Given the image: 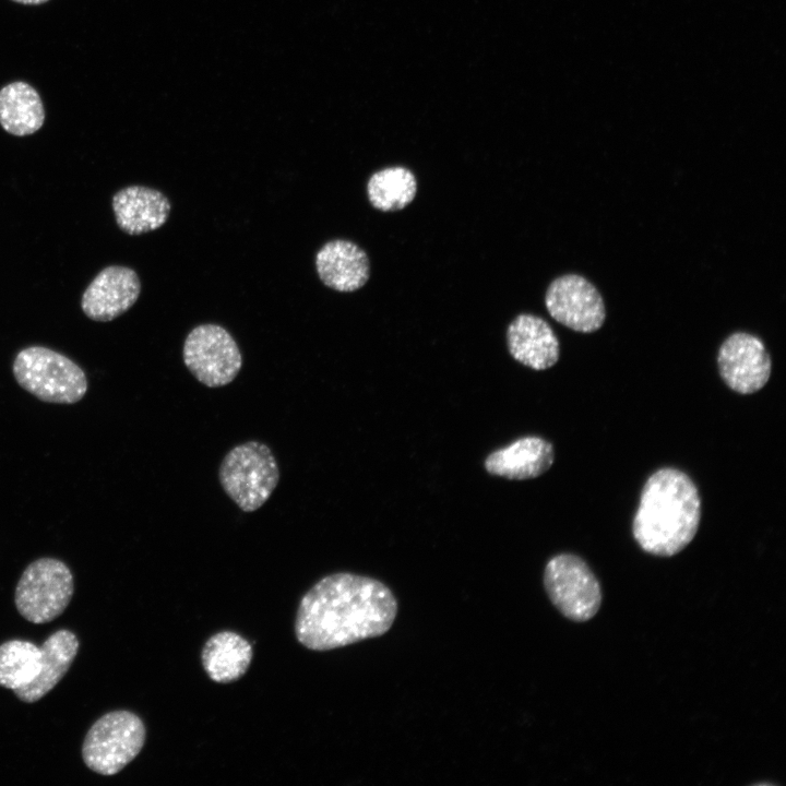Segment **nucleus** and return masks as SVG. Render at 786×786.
I'll return each mask as SVG.
<instances>
[{"label":"nucleus","instance_id":"f257e3e1","mask_svg":"<svg viewBox=\"0 0 786 786\" xmlns=\"http://www.w3.org/2000/svg\"><path fill=\"white\" fill-rule=\"evenodd\" d=\"M397 603L382 582L358 574H330L300 599L295 620L297 641L312 651H330L384 634Z\"/></svg>","mask_w":786,"mask_h":786},{"label":"nucleus","instance_id":"f03ea898","mask_svg":"<svg viewBox=\"0 0 786 786\" xmlns=\"http://www.w3.org/2000/svg\"><path fill=\"white\" fill-rule=\"evenodd\" d=\"M700 517V496L691 478L676 468H660L643 487L632 532L645 552L670 557L694 538Z\"/></svg>","mask_w":786,"mask_h":786},{"label":"nucleus","instance_id":"7ed1b4c3","mask_svg":"<svg viewBox=\"0 0 786 786\" xmlns=\"http://www.w3.org/2000/svg\"><path fill=\"white\" fill-rule=\"evenodd\" d=\"M17 383L37 398L73 404L87 391L84 371L64 355L43 346L22 349L13 362Z\"/></svg>","mask_w":786,"mask_h":786},{"label":"nucleus","instance_id":"20e7f679","mask_svg":"<svg viewBox=\"0 0 786 786\" xmlns=\"http://www.w3.org/2000/svg\"><path fill=\"white\" fill-rule=\"evenodd\" d=\"M218 478L226 495L245 512L261 508L279 480L277 461L259 441L233 448L223 458Z\"/></svg>","mask_w":786,"mask_h":786},{"label":"nucleus","instance_id":"39448f33","mask_svg":"<svg viewBox=\"0 0 786 786\" xmlns=\"http://www.w3.org/2000/svg\"><path fill=\"white\" fill-rule=\"evenodd\" d=\"M146 737L142 719L129 711H112L97 719L87 731L82 758L100 775L122 771L142 750Z\"/></svg>","mask_w":786,"mask_h":786},{"label":"nucleus","instance_id":"423d86ee","mask_svg":"<svg viewBox=\"0 0 786 786\" xmlns=\"http://www.w3.org/2000/svg\"><path fill=\"white\" fill-rule=\"evenodd\" d=\"M74 581L68 565L53 558L33 561L22 573L14 594L19 614L40 624L58 618L70 604Z\"/></svg>","mask_w":786,"mask_h":786},{"label":"nucleus","instance_id":"0eeeda50","mask_svg":"<svg viewBox=\"0 0 786 786\" xmlns=\"http://www.w3.org/2000/svg\"><path fill=\"white\" fill-rule=\"evenodd\" d=\"M544 586L553 606L568 619L584 622L593 618L602 604L598 580L587 563L572 553L549 559Z\"/></svg>","mask_w":786,"mask_h":786},{"label":"nucleus","instance_id":"6e6552de","mask_svg":"<svg viewBox=\"0 0 786 786\" xmlns=\"http://www.w3.org/2000/svg\"><path fill=\"white\" fill-rule=\"evenodd\" d=\"M182 356L192 376L209 388L230 383L242 366V356L233 335L213 323L198 325L189 332Z\"/></svg>","mask_w":786,"mask_h":786},{"label":"nucleus","instance_id":"1a4fd4ad","mask_svg":"<svg viewBox=\"0 0 786 786\" xmlns=\"http://www.w3.org/2000/svg\"><path fill=\"white\" fill-rule=\"evenodd\" d=\"M545 305L556 321L576 332L598 330L606 317L599 291L577 274L556 278L546 291Z\"/></svg>","mask_w":786,"mask_h":786},{"label":"nucleus","instance_id":"9d476101","mask_svg":"<svg viewBox=\"0 0 786 786\" xmlns=\"http://www.w3.org/2000/svg\"><path fill=\"white\" fill-rule=\"evenodd\" d=\"M717 364L725 383L741 394L761 390L771 374V358L763 342L746 332L734 333L725 340Z\"/></svg>","mask_w":786,"mask_h":786},{"label":"nucleus","instance_id":"9b49d317","mask_svg":"<svg viewBox=\"0 0 786 786\" xmlns=\"http://www.w3.org/2000/svg\"><path fill=\"white\" fill-rule=\"evenodd\" d=\"M141 282L134 270L122 265L103 269L82 295L81 308L94 321H111L138 300Z\"/></svg>","mask_w":786,"mask_h":786},{"label":"nucleus","instance_id":"f8f14e48","mask_svg":"<svg viewBox=\"0 0 786 786\" xmlns=\"http://www.w3.org/2000/svg\"><path fill=\"white\" fill-rule=\"evenodd\" d=\"M112 210L119 228L128 235H141L163 226L170 213L166 195L145 186L122 188L112 196Z\"/></svg>","mask_w":786,"mask_h":786},{"label":"nucleus","instance_id":"ddd939ff","mask_svg":"<svg viewBox=\"0 0 786 786\" xmlns=\"http://www.w3.org/2000/svg\"><path fill=\"white\" fill-rule=\"evenodd\" d=\"M507 341L511 356L534 370L548 369L559 359L558 337L537 315H517L508 327Z\"/></svg>","mask_w":786,"mask_h":786},{"label":"nucleus","instance_id":"4468645a","mask_svg":"<svg viewBox=\"0 0 786 786\" xmlns=\"http://www.w3.org/2000/svg\"><path fill=\"white\" fill-rule=\"evenodd\" d=\"M317 273L322 283L335 290L348 293L362 287L370 273L367 253L356 243L334 239L318 251Z\"/></svg>","mask_w":786,"mask_h":786},{"label":"nucleus","instance_id":"2eb2a0df","mask_svg":"<svg viewBox=\"0 0 786 786\" xmlns=\"http://www.w3.org/2000/svg\"><path fill=\"white\" fill-rule=\"evenodd\" d=\"M553 458L555 451L550 442L527 436L490 453L485 460V468L495 476L523 480L547 472Z\"/></svg>","mask_w":786,"mask_h":786},{"label":"nucleus","instance_id":"dca6fc26","mask_svg":"<svg viewBox=\"0 0 786 786\" xmlns=\"http://www.w3.org/2000/svg\"><path fill=\"white\" fill-rule=\"evenodd\" d=\"M41 670L28 686L14 691L25 703H34L45 696L63 678L71 667L78 651L79 640L70 630L52 633L40 646Z\"/></svg>","mask_w":786,"mask_h":786},{"label":"nucleus","instance_id":"f3484780","mask_svg":"<svg viewBox=\"0 0 786 786\" xmlns=\"http://www.w3.org/2000/svg\"><path fill=\"white\" fill-rule=\"evenodd\" d=\"M252 655V645L245 638L231 631H223L205 642L201 660L205 672L213 681L228 683L246 674Z\"/></svg>","mask_w":786,"mask_h":786},{"label":"nucleus","instance_id":"a211bd4d","mask_svg":"<svg viewBox=\"0 0 786 786\" xmlns=\"http://www.w3.org/2000/svg\"><path fill=\"white\" fill-rule=\"evenodd\" d=\"M44 120L43 102L29 84L19 81L0 90V124L8 133L33 134L41 128Z\"/></svg>","mask_w":786,"mask_h":786},{"label":"nucleus","instance_id":"6ab92c4d","mask_svg":"<svg viewBox=\"0 0 786 786\" xmlns=\"http://www.w3.org/2000/svg\"><path fill=\"white\" fill-rule=\"evenodd\" d=\"M370 203L378 210H402L416 195L417 181L414 174L401 166L388 167L374 172L368 180Z\"/></svg>","mask_w":786,"mask_h":786},{"label":"nucleus","instance_id":"aec40b11","mask_svg":"<svg viewBox=\"0 0 786 786\" xmlns=\"http://www.w3.org/2000/svg\"><path fill=\"white\" fill-rule=\"evenodd\" d=\"M41 670V650L29 641L0 645V686L13 692L32 683Z\"/></svg>","mask_w":786,"mask_h":786},{"label":"nucleus","instance_id":"412c9836","mask_svg":"<svg viewBox=\"0 0 786 786\" xmlns=\"http://www.w3.org/2000/svg\"><path fill=\"white\" fill-rule=\"evenodd\" d=\"M19 3L23 4H41L44 2H47L48 0H13Z\"/></svg>","mask_w":786,"mask_h":786}]
</instances>
